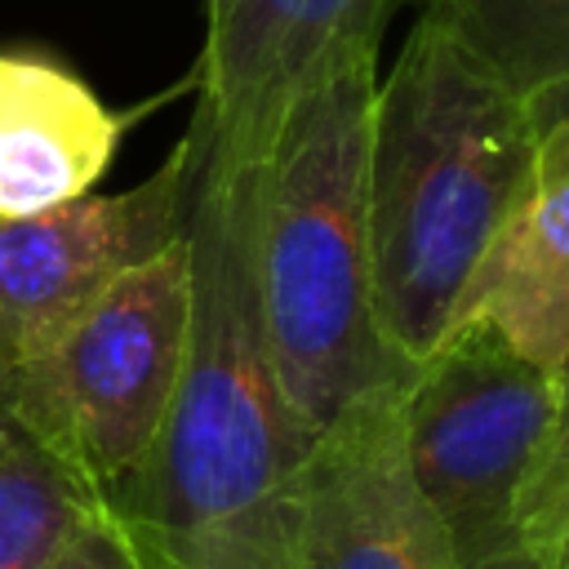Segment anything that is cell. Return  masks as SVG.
I'll return each mask as SVG.
<instances>
[{
  "label": "cell",
  "instance_id": "cell-1",
  "mask_svg": "<svg viewBox=\"0 0 569 569\" xmlns=\"http://www.w3.org/2000/svg\"><path fill=\"white\" fill-rule=\"evenodd\" d=\"M187 249V365L156 445L102 511L142 569H289L311 440L267 360L249 169L209 173L196 160Z\"/></svg>",
  "mask_w": 569,
  "mask_h": 569
},
{
  "label": "cell",
  "instance_id": "cell-2",
  "mask_svg": "<svg viewBox=\"0 0 569 569\" xmlns=\"http://www.w3.org/2000/svg\"><path fill=\"white\" fill-rule=\"evenodd\" d=\"M533 156L520 93L418 18L373 89L365 218L378 329L405 365L462 320Z\"/></svg>",
  "mask_w": 569,
  "mask_h": 569
},
{
  "label": "cell",
  "instance_id": "cell-3",
  "mask_svg": "<svg viewBox=\"0 0 569 569\" xmlns=\"http://www.w3.org/2000/svg\"><path fill=\"white\" fill-rule=\"evenodd\" d=\"M373 67L369 53L329 67L249 169L267 360L307 440L347 409L400 391L418 369L391 351L373 311L365 218Z\"/></svg>",
  "mask_w": 569,
  "mask_h": 569
},
{
  "label": "cell",
  "instance_id": "cell-4",
  "mask_svg": "<svg viewBox=\"0 0 569 569\" xmlns=\"http://www.w3.org/2000/svg\"><path fill=\"white\" fill-rule=\"evenodd\" d=\"M560 413V378L493 325L458 320L400 396L405 462L458 569H542L525 502Z\"/></svg>",
  "mask_w": 569,
  "mask_h": 569
},
{
  "label": "cell",
  "instance_id": "cell-5",
  "mask_svg": "<svg viewBox=\"0 0 569 569\" xmlns=\"http://www.w3.org/2000/svg\"><path fill=\"white\" fill-rule=\"evenodd\" d=\"M187 338L191 249L182 231L129 267L49 356L4 378L18 431L62 458L107 507L164 427Z\"/></svg>",
  "mask_w": 569,
  "mask_h": 569
},
{
  "label": "cell",
  "instance_id": "cell-6",
  "mask_svg": "<svg viewBox=\"0 0 569 569\" xmlns=\"http://www.w3.org/2000/svg\"><path fill=\"white\" fill-rule=\"evenodd\" d=\"M196 160L187 138L129 191L0 222V378L49 356L142 258L187 231Z\"/></svg>",
  "mask_w": 569,
  "mask_h": 569
},
{
  "label": "cell",
  "instance_id": "cell-7",
  "mask_svg": "<svg viewBox=\"0 0 569 569\" xmlns=\"http://www.w3.org/2000/svg\"><path fill=\"white\" fill-rule=\"evenodd\" d=\"M400 0H204L200 102L187 142L209 173L253 169L293 102L342 58H378Z\"/></svg>",
  "mask_w": 569,
  "mask_h": 569
},
{
  "label": "cell",
  "instance_id": "cell-8",
  "mask_svg": "<svg viewBox=\"0 0 569 569\" xmlns=\"http://www.w3.org/2000/svg\"><path fill=\"white\" fill-rule=\"evenodd\" d=\"M405 387L347 409L311 440L289 569H458L405 462Z\"/></svg>",
  "mask_w": 569,
  "mask_h": 569
},
{
  "label": "cell",
  "instance_id": "cell-9",
  "mask_svg": "<svg viewBox=\"0 0 569 569\" xmlns=\"http://www.w3.org/2000/svg\"><path fill=\"white\" fill-rule=\"evenodd\" d=\"M533 156L525 191L498 231L462 320L493 325L547 373L569 365V80L525 98Z\"/></svg>",
  "mask_w": 569,
  "mask_h": 569
},
{
  "label": "cell",
  "instance_id": "cell-10",
  "mask_svg": "<svg viewBox=\"0 0 569 569\" xmlns=\"http://www.w3.org/2000/svg\"><path fill=\"white\" fill-rule=\"evenodd\" d=\"M124 124L58 58L0 49V222L89 196Z\"/></svg>",
  "mask_w": 569,
  "mask_h": 569
},
{
  "label": "cell",
  "instance_id": "cell-11",
  "mask_svg": "<svg viewBox=\"0 0 569 569\" xmlns=\"http://www.w3.org/2000/svg\"><path fill=\"white\" fill-rule=\"evenodd\" d=\"M422 18L453 36L511 93L569 80V0H418Z\"/></svg>",
  "mask_w": 569,
  "mask_h": 569
},
{
  "label": "cell",
  "instance_id": "cell-12",
  "mask_svg": "<svg viewBox=\"0 0 569 569\" xmlns=\"http://www.w3.org/2000/svg\"><path fill=\"white\" fill-rule=\"evenodd\" d=\"M98 511L93 489L36 440L0 449V569H53Z\"/></svg>",
  "mask_w": 569,
  "mask_h": 569
},
{
  "label": "cell",
  "instance_id": "cell-13",
  "mask_svg": "<svg viewBox=\"0 0 569 569\" xmlns=\"http://www.w3.org/2000/svg\"><path fill=\"white\" fill-rule=\"evenodd\" d=\"M525 542L542 569H569V369L560 378L556 431L525 502Z\"/></svg>",
  "mask_w": 569,
  "mask_h": 569
},
{
  "label": "cell",
  "instance_id": "cell-14",
  "mask_svg": "<svg viewBox=\"0 0 569 569\" xmlns=\"http://www.w3.org/2000/svg\"><path fill=\"white\" fill-rule=\"evenodd\" d=\"M53 569H142V565H138V556L129 551V542H124V533L116 529V520H111L107 511H98V516L71 538V547L58 556Z\"/></svg>",
  "mask_w": 569,
  "mask_h": 569
},
{
  "label": "cell",
  "instance_id": "cell-15",
  "mask_svg": "<svg viewBox=\"0 0 569 569\" xmlns=\"http://www.w3.org/2000/svg\"><path fill=\"white\" fill-rule=\"evenodd\" d=\"M13 440H22V431H18V422H13L9 391H4V378H0V449H4V445H13Z\"/></svg>",
  "mask_w": 569,
  "mask_h": 569
},
{
  "label": "cell",
  "instance_id": "cell-16",
  "mask_svg": "<svg viewBox=\"0 0 569 569\" xmlns=\"http://www.w3.org/2000/svg\"><path fill=\"white\" fill-rule=\"evenodd\" d=\"M565 369H569V365H565ZM560 378H565V373H560Z\"/></svg>",
  "mask_w": 569,
  "mask_h": 569
}]
</instances>
